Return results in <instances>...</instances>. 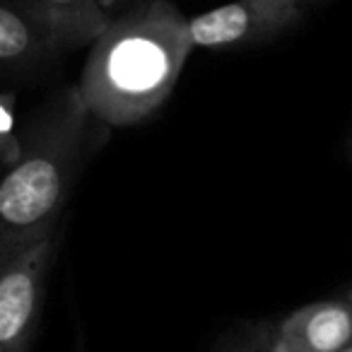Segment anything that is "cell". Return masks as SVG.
I'll return each mask as SVG.
<instances>
[{
  "label": "cell",
  "mask_w": 352,
  "mask_h": 352,
  "mask_svg": "<svg viewBox=\"0 0 352 352\" xmlns=\"http://www.w3.org/2000/svg\"><path fill=\"white\" fill-rule=\"evenodd\" d=\"M92 121L78 85L32 116L20 152L0 174V261L58 230Z\"/></svg>",
  "instance_id": "cell-2"
},
{
  "label": "cell",
  "mask_w": 352,
  "mask_h": 352,
  "mask_svg": "<svg viewBox=\"0 0 352 352\" xmlns=\"http://www.w3.org/2000/svg\"><path fill=\"white\" fill-rule=\"evenodd\" d=\"M289 352H340L352 345V299L314 302L292 311L275 338Z\"/></svg>",
  "instance_id": "cell-5"
},
{
  "label": "cell",
  "mask_w": 352,
  "mask_h": 352,
  "mask_svg": "<svg viewBox=\"0 0 352 352\" xmlns=\"http://www.w3.org/2000/svg\"><path fill=\"white\" fill-rule=\"evenodd\" d=\"M270 352H289V350H285V347H280L278 342H275V345H273V350H270Z\"/></svg>",
  "instance_id": "cell-11"
},
{
  "label": "cell",
  "mask_w": 352,
  "mask_h": 352,
  "mask_svg": "<svg viewBox=\"0 0 352 352\" xmlns=\"http://www.w3.org/2000/svg\"><path fill=\"white\" fill-rule=\"evenodd\" d=\"M340 352H352V345H347L345 350H340Z\"/></svg>",
  "instance_id": "cell-13"
},
{
  "label": "cell",
  "mask_w": 352,
  "mask_h": 352,
  "mask_svg": "<svg viewBox=\"0 0 352 352\" xmlns=\"http://www.w3.org/2000/svg\"><path fill=\"white\" fill-rule=\"evenodd\" d=\"M131 3H133V0H102V6L107 8V12L111 17L118 15L121 10H126V8L131 6Z\"/></svg>",
  "instance_id": "cell-9"
},
{
  "label": "cell",
  "mask_w": 352,
  "mask_h": 352,
  "mask_svg": "<svg viewBox=\"0 0 352 352\" xmlns=\"http://www.w3.org/2000/svg\"><path fill=\"white\" fill-rule=\"evenodd\" d=\"M347 152H350V157H352V135H350V145H347Z\"/></svg>",
  "instance_id": "cell-12"
},
{
  "label": "cell",
  "mask_w": 352,
  "mask_h": 352,
  "mask_svg": "<svg viewBox=\"0 0 352 352\" xmlns=\"http://www.w3.org/2000/svg\"><path fill=\"white\" fill-rule=\"evenodd\" d=\"M193 41L171 0H133L89 44L78 89L94 121L135 126L166 102Z\"/></svg>",
  "instance_id": "cell-1"
},
{
  "label": "cell",
  "mask_w": 352,
  "mask_h": 352,
  "mask_svg": "<svg viewBox=\"0 0 352 352\" xmlns=\"http://www.w3.org/2000/svg\"><path fill=\"white\" fill-rule=\"evenodd\" d=\"M78 352H85V350H82V345H80V350H78Z\"/></svg>",
  "instance_id": "cell-14"
},
{
  "label": "cell",
  "mask_w": 352,
  "mask_h": 352,
  "mask_svg": "<svg viewBox=\"0 0 352 352\" xmlns=\"http://www.w3.org/2000/svg\"><path fill=\"white\" fill-rule=\"evenodd\" d=\"M60 51L54 36L20 6V0H0V75L39 70Z\"/></svg>",
  "instance_id": "cell-6"
},
{
  "label": "cell",
  "mask_w": 352,
  "mask_h": 352,
  "mask_svg": "<svg viewBox=\"0 0 352 352\" xmlns=\"http://www.w3.org/2000/svg\"><path fill=\"white\" fill-rule=\"evenodd\" d=\"M304 6L309 8V10H311V8H318V6H323V3H328V0H302Z\"/></svg>",
  "instance_id": "cell-10"
},
{
  "label": "cell",
  "mask_w": 352,
  "mask_h": 352,
  "mask_svg": "<svg viewBox=\"0 0 352 352\" xmlns=\"http://www.w3.org/2000/svg\"><path fill=\"white\" fill-rule=\"evenodd\" d=\"M307 12L302 0H232L188 17V34L193 49L254 46L297 27Z\"/></svg>",
  "instance_id": "cell-4"
},
{
  "label": "cell",
  "mask_w": 352,
  "mask_h": 352,
  "mask_svg": "<svg viewBox=\"0 0 352 352\" xmlns=\"http://www.w3.org/2000/svg\"><path fill=\"white\" fill-rule=\"evenodd\" d=\"M15 97L12 94H0V157L3 162H12L20 152V142H15L12 135V123H15Z\"/></svg>",
  "instance_id": "cell-8"
},
{
  "label": "cell",
  "mask_w": 352,
  "mask_h": 352,
  "mask_svg": "<svg viewBox=\"0 0 352 352\" xmlns=\"http://www.w3.org/2000/svg\"><path fill=\"white\" fill-rule=\"evenodd\" d=\"M63 51L89 46L111 22L102 0H20Z\"/></svg>",
  "instance_id": "cell-7"
},
{
  "label": "cell",
  "mask_w": 352,
  "mask_h": 352,
  "mask_svg": "<svg viewBox=\"0 0 352 352\" xmlns=\"http://www.w3.org/2000/svg\"><path fill=\"white\" fill-rule=\"evenodd\" d=\"M347 297H350V299H352V289H350V294H347Z\"/></svg>",
  "instance_id": "cell-15"
},
{
  "label": "cell",
  "mask_w": 352,
  "mask_h": 352,
  "mask_svg": "<svg viewBox=\"0 0 352 352\" xmlns=\"http://www.w3.org/2000/svg\"><path fill=\"white\" fill-rule=\"evenodd\" d=\"M58 241L60 227L0 261V352H30Z\"/></svg>",
  "instance_id": "cell-3"
}]
</instances>
